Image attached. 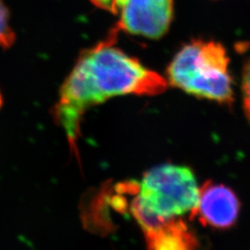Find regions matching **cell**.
Returning a JSON list of instances; mask_svg holds the SVG:
<instances>
[{
	"instance_id": "obj_5",
	"label": "cell",
	"mask_w": 250,
	"mask_h": 250,
	"mask_svg": "<svg viewBox=\"0 0 250 250\" xmlns=\"http://www.w3.org/2000/svg\"><path fill=\"white\" fill-rule=\"evenodd\" d=\"M174 14L173 0H127L119 13L115 29L149 39H161L170 29Z\"/></svg>"
},
{
	"instance_id": "obj_4",
	"label": "cell",
	"mask_w": 250,
	"mask_h": 250,
	"mask_svg": "<svg viewBox=\"0 0 250 250\" xmlns=\"http://www.w3.org/2000/svg\"><path fill=\"white\" fill-rule=\"evenodd\" d=\"M130 211L144 232L148 250H197L196 233L181 218H164L144 207L137 197Z\"/></svg>"
},
{
	"instance_id": "obj_3",
	"label": "cell",
	"mask_w": 250,
	"mask_h": 250,
	"mask_svg": "<svg viewBox=\"0 0 250 250\" xmlns=\"http://www.w3.org/2000/svg\"><path fill=\"white\" fill-rule=\"evenodd\" d=\"M198 196L199 187L194 172L176 164H163L147 170L137 193L144 207L164 218L191 214Z\"/></svg>"
},
{
	"instance_id": "obj_10",
	"label": "cell",
	"mask_w": 250,
	"mask_h": 250,
	"mask_svg": "<svg viewBox=\"0 0 250 250\" xmlns=\"http://www.w3.org/2000/svg\"><path fill=\"white\" fill-rule=\"evenodd\" d=\"M2 106V99H1V96H0V107Z\"/></svg>"
},
{
	"instance_id": "obj_7",
	"label": "cell",
	"mask_w": 250,
	"mask_h": 250,
	"mask_svg": "<svg viewBox=\"0 0 250 250\" xmlns=\"http://www.w3.org/2000/svg\"><path fill=\"white\" fill-rule=\"evenodd\" d=\"M15 41V34L9 24V12L0 0V47L9 48Z\"/></svg>"
},
{
	"instance_id": "obj_1",
	"label": "cell",
	"mask_w": 250,
	"mask_h": 250,
	"mask_svg": "<svg viewBox=\"0 0 250 250\" xmlns=\"http://www.w3.org/2000/svg\"><path fill=\"white\" fill-rule=\"evenodd\" d=\"M117 35L112 29L104 41L81 54L60 91L53 116L73 148L87 108L117 96H157L169 85L160 73L115 47Z\"/></svg>"
},
{
	"instance_id": "obj_2",
	"label": "cell",
	"mask_w": 250,
	"mask_h": 250,
	"mask_svg": "<svg viewBox=\"0 0 250 250\" xmlns=\"http://www.w3.org/2000/svg\"><path fill=\"white\" fill-rule=\"evenodd\" d=\"M226 48L214 40L192 39L175 54L167 68L169 85L197 99L231 107L233 80Z\"/></svg>"
},
{
	"instance_id": "obj_6",
	"label": "cell",
	"mask_w": 250,
	"mask_h": 250,
	"mask_svg": "<svg viewBox=\"0 0 250 250\" xmlns=\"http://www.w3.org/2000/svg\"><path fill=\"white\" fill-rule=\"evenodd\" d=\"M240 212V201L231 188L208 181L199 188L197 207L190 214L200 224L215 229H229Z\"/></svg>"
},
{
	"instance_id": "obj_9",
	"label": "cell",
	"mask_w": 250,
	"mask_h": 250,
	"mask_svg": "<svg viewBox=\"0 0 250 250\" xmlns=\"http://www.w3.org/2000/svg\"><path fill=\"white\" fill-rule=\"evenodd\" d=\"M94 5L113 14H118L125 7L127 0H91Z\"/></svg>"
},
{
	"instance_id": "obj_8",
	"label": "cell",
	"mask_w": 250,
	"mask_h": 250,
	"mask_svg": "<svg viewBox=\"0 0 250 250\" xmlns=\"http://www.w3.org/2000/svg\"><path fill=\"white\" fill-rule=\"evenodd\" d=\"M241 88L244 112L250 123V58L243 68Z\"/></svg>"
}]
</instances>
